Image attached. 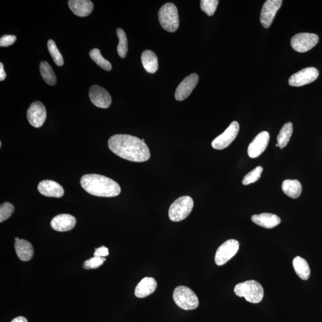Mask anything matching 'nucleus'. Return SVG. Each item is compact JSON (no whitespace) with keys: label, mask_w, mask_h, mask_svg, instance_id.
<instances>
[{"label":"nucleus","mask_w":322,"mask_h":322,"mask_svg":"<svg viewBox=\"0 0 322 322\" xmlns=\"http://www.w3.org/2000/svg\"><path fill=\"white\" fill-rule=\"evenodd\" d=\"M109 149L117 156L126 160L142 162L149 160L150 153L148 146L142 140L128 134H116L108 141Z\"/></svg>","instance_id":"nucleus-1"},{"label":"nucleus","mask_w":322,"mask_h":322,"mask_svg":"<svg viewBox=\"0 0 322 322\" xmlns=\"http://www.w3.org/2000/svg\"><path fill=\"white\" fill-rule=\"evenodd\" d=\"M80 183L87 193L99 197H115L121 193L119 185L112 179L99 174H86Z\"/></svg>","instance_id":"nucleus-2"},{"label":"nucleus","mask_w":322,"mask_h":322,"mask_svg":"<svg viewBox=\"0 0 322 322\" xmlns=\"http://www.w3.org/2000/svg\"><path fill=\"white\" fill-rule=\"evenodd\" d=\"M234 291L237 296L243 297L247 302L251 303H260L264 297L263 287L260 283L253 280L237 284Z\"/></svg>","instance_id":"nucleus-3"},{"label":"nucleus","mask_w":322,"mask_h":322,"mask_svg":"<svg viewBox=\"0 0 322 322\" xmlns=\"http://www.w3.org/2000/svg\"><path fill=\"white\" fill-rule=\"evenodd\" d=\"M159 23L167 31L174 32L179 26L178 10L176 6L171 2H167L162 6L158 12Z\"/></svg>","instance_id":"nucleus-4"},{"label":"nucleus","mask_w":322,"mask_h":322,"mask_svg":"<svg viewBox=\"0 0 322 322\" xmlns=\"http://www.w3.org/2000/svg\"><path fill=\"white\" fill-rule=\"evenodd\" d=\"M194 206L193 199L189 196H183L171 204L168 215L171 221L179 222L183 220L190 215Z\"/></svg>","instance_id":"nucleus-5"},{"label":"nucleus","mask_w":322,"mask_h":322,"mask_svg":"<svg viewBox=\"0 0 322 322\" xmlns=\"http://www.w3.org/2000/svg\"><path fill=\"white\" fill-rule=\"evenodd\" d=\"M173 299L177 306L185 311H192L199 306V299L191 289L179 286L174 291Z\"/></svg>","instance_id":"nucleus-6"},{"label":"nucleus","mask_w":322,"mask_h":322,"mask_svg":"<svg viewBox=\"0 0 322 322\" xmlns=\"http://www.w3.org/2000/svg\"><path fill=\"white\" fill-rule=\"evenodd\" d=\"M319 37L311 33H300L291 38V44L294 50L300 53H305L311 50L317 45Z\"/></svg>","instance_id":"nucleus-7"},{"label":"nucleus","mask_w":322,"mask_h":322,"mask_svg":"<svg viewBox=\"0 0 322 322\" xmlns=\"http://www.w3.org/2000/svg\"><path fill=\"white\" fill-rule=\"evenodd\" d=\"M239 243L235 239H229L219 246L216 252L215 262L217 266L225 264L238 251Z\"/></svg>","instance_id":"nucleus-8"},{"label":"nucleus","mask_w":322,"mask_h":322,"mask_svg":"<svg viewBox=\"0 0 322 322\" xmlns=\"http://www.w3.org/2000/svg\"><path fill=\"white\" fill-rule=\"evenodd\" d=\"M239 131V124L237 121L231 123L224 132L213 141L212 143L214 149L222 150L226 148L233 142L237 137Z\"/></svg>","instance_id":"nucleus-9"},{"label":"nucleus","mask_w":322,"mask_h":322,"mask_svg":"<svg viewBox=\"0 0 322 322\" xmlns=\"http://www.w3.org/2000/svg\"><path fill=\"white\" fill-rule=\"evenodd\" d=\"M47 117L46 107L40 101H36L30 105L27 118L29 124L35 128H40L43 126Z\"/></svg>","instance_id":"nucleus-10"},{"label":"nucleus","mask_w":322,"mask_h":322,"mask_svg":"<svg viewBox=\"0 0 322 322\" xmlns=\"http://www.w3.org/2000/svg\"><path fill=\"white\" fill-rule=\"evenodd\" d=\"M282 2V0H267L264 2L260 14V22L264 28H269L272 25Z\"/></svg>","instance_id":"nucleus-11"},{"label":"nucleus","mask_w":322,"mask_h":322,"mask_svg":"<svg viewBox=\"0 0 322 322\" xmlns=\"http://www.w3.org/2000/svg\"><path fill=\"white\" fill-rule=\"evenodd\" d=\"M318 76L319 71L317 68H305L292 75L289 79V84L294 87L305 86L314 82Z\"/></svg>","instance_id":"nucleus-12"},{"label":"nucleus","mask_w":322,"mask_h":322,"mask_svg":"<svg viewBox=\"0 0 322 322\" xmlns=\"http://www.w3.org/2000/svg\"><path fill=\"white\" fill-rule=\"evenodd\" d=\"M89 97L93 105L107 109L112 104V98L106 90L98 85H93L89 90Z\"/></svg>","instance_id":"nucleus-13"},{"label":"nucleus","mask_w":322,"mask_h":322,"mask_svg":"<svg viewBox=\"0 0 322 322\" xmlns=\"http://www.w3.org/2000/svg\"><path fill=\"white\" fill-rule=\"evenodd\" d=\"M199 81V76L197 74H192L186 77L179 84L175 92L177 101H183L191 95L197 86Z\"/></svg>","instance_id":"nucleus-14"},{"label":"nucleus","mask_w":322,"mask_h":322,"mask_svg":"<svg viewBox=\"0 0 322 322\" xmlns=\"http://www.w3.org/2000/svg\"><path fill=\"white\" fill-rule=\"evenodd\" d=\"M270 140V135L267 131H262L249 144L248 154L251 158H256L266 149Z\"/></svg>","instance_id":"nucleus-15"},{"label":"nucleus","mask_w":322,"mask_h":322,"mask_svg":"<svg viewBox=\"0 0 322 322\" xmlns=\"http://www.w3.org/2000/svg\"><path fill=\"white\" fill-rule=\"evenodd\" d=\"M38 190L41 195L47 197L60 198L64 195L62 186L53 180H43L39 183Z\"/></svg>","instance_id":"nucleus-16"},{"label":"nucleus","mask_w":322,"mask_h":322,"mask_svg":"<svg viewBox=\"0 0 322 322\" xmlns=\"http://www.w3.org/2000/svg\"><path fill=\"white\" fill-rule=\"evenodd\" d=\"M76 218L68 214H62L56 215L50 222L54 230L60 232L68 231L74 228L76 224Z\"/></svg>","instance_id":"nucleus-17"},{"label":"nucleus","mask_w":322,"mask_h":322,"mask_svg":"<svg viewBox=\"0 0 322 322\" xmlns=\"http://www.w3.org/2000/svg\"><path fill=\"white\" fill-rule=\"evenodd\" d=\"M68 5L74 14L79 17H86L91 14L94 5L90 0H70Z\"/></svg>","instance_id":"nucleus-18"},{"label":"nucleus","mask_w":322,"mask_h":322,"mask_svg":"<svg viewBox=\"0 0 322 322\" xmlns=\"http://www.w3.org/2000/svg\"><path fill=\"white\" fill-rule=\"evenodd\" d=\"M157 288V282L153 278L146 277L138 283L135 289V296L140 299H143L153 294Z\"/></svg>","instance_id":"nucleus-19"},{"label":"nucleus","mask_w":322,"mask_h":322,"mask_svg":"<svg viewBox=\"0 0 322 322\" xmlns=\"http://www.w3.org/2000/svg\"><path fill=\"white\" fill-rule=\"evenodd\" d=\"M251 220L261 227L266 228L275 227L281 222L279 216L273 214L262 213L251 216Z\"/></svg>","instance_id":"nucleus-20"},{"label":"nucleus","mask_w":322,"mask_h":322,"mask_svg":"<svg viewBox=\"0 0 322 322\" xmlns=\"http://www.w3.org/2000/svg\"><path fill=\"white\" fill-rule=\"evenodd\" d=\"M15 251L17 257L22 261L31 260L34 255V248L28 240L19 239L14 243Z\"/></svg>","instance_id":"nucleus-21"},{"label":"nucleus","mask_w":322,"mask_h":322,"mask_svg":"<svg viewBox=\"0 0 322 322\" xmlns=\"http://www.w3.org/2000/svg\"><path fill=\"white\" fill-rule=\"evenodd\" d=\"M141 62L145 70L149 74H154L158 71V58L151 50L144 51L141 56Z\"/></svg>","instance_id":"nucleus-22"},{"label":"nucleus","mask_w":322,"mask_h":322,"mask_svg":"<svg viewBox=\"0 0 322 322\" xmlns=\"http://www.w3.org/2000/svg\"><path fill=\"white\" fill-rule=\"evenodd\" d=\"M282 189L284 193L293 199L299 198L302 192V186L299 180H286L282 183Z\"/></svg>","instance_id":"nucleus-23"},{"label":"nucleus","mask_w":322,"mask_h":322,"mask_svg":"<svg viewBox=\"0 0 322 322\" xmlns=\"http://www.w3.org/2000/svg\"><path fill=\"white\" fill-rule=\"evenodd\" d=\"M293 267L297 275L303 280H308L311 275L309 265L305 259L297 256L294 258L293 262Z\"/></svg>","instance_id":"nucleus-24"},{"label":"nucleus","mask_w":322,"mask_h":322,"mask_svg":"<svg viewBox=\"0 0 322 322\" xmlns=\"http://www.w3.org/2000/svg\"><path fill=\"white\" fill-rule=\"evenodd\" d=\"M293 132V123L288 122L283 126L281 131L277 137L276 146L279 147L280 149L284 148L287 146L289 141L290 140L292 134Z\"/></svg>","instance_id":"nucleus-25"},{"label":"nucleus","mask_w":322,"mask_h":322,"mask_svg":"<svg viewBox=\"0 0 322 322\" xmlns=\"http://www.w3.org/2000/svg\"><path fill=\"white\" fill-rule=\"evenodd\" d=\"M40 70L42 78L50 86L56 85V77L51 66L46 61L41 62Z\"/></svg>","instance_id":"nucleus-26"},{"label":"nucleus","mask_w":322,"mask_h":322,"mask_svg":"<svg viewBox=\"0 0 322 322\" xmlns=\"http://www.w3.org/2000/svg\"><path fill=\"white\" fill-rule=\"evenodd\" d=\"M90 56L96 64L104 70L110 71L112 69V65L102 56L100 50L98 49L92 50L90 52Z\"/></svg>","instance_id":"nucleus-27"},{"label":"nucleus","mask_w":322,"mask_h":322,"mask_svg":"<svg viewBox=\"0 0 322 322\" xmlns=\"http://www.w3.org/2000/svg\"><path fill=\"white\" fill-rule=\"evenodd\" d=\"M116 34L119 39V44L117 47L118 55L121 58H125L128 53V41L127 35L123 29L118 28Z\"/></svg>","instance_id":"nucleus-28"},{"label":"nucleus","mask_w":322,"mask_h":322,"mask_svg":"<svg viewBox=\"0 0 322 322\" xmlns=\"http://www.w3.org/2000/svg\"><path fill=\"white\" fill-rule=\"evenodd\" d=\"M48 49L50 55L52 56L54 62L55 64L59 66L64 65V58L60 51L57 47L55 42L52 40H50L47 43Z\"/></svg>","instance_id":"nucleus-29"},{"label":"nucleus","mask_w":322,"mask_h":322,"mask_svg":"<svg viewBox=\"0 0 322 322\" xmlns=\"http://www.w3.org/2000/svg\"><path fill=\"white\" fill-rule=\"evenodd\" d=\"M263 171V168L261 166L254 168V170H252L243 177L242 184L246 186L257 182L260 179Z\"/></svg>","instance_id":"nucleus-30"},{"label":"nucleus","mask_w":322,"mask_h":322,"mask_svg":"<svg viewBox=\"0 0 322 322\" xmlns=\"http://www.w3.org/2000/svg\"><path fill=\"white\" fill-rule=\"evenodd\" d=\"M218 3V0H201V10L205 12L208 16H212L215 13Z\"/></svg>","instance_id":"nucleus-31"},{"label":"nucleus","mask_w":322,"mask_h":322,"mask_svg":"<svg viewBox=\"0 0 322 322\" xmlns=\"http://www.w3.org/2000/svg\"><path fill=\"white\" fill-rule=\"evenodd\" d=\"M14 211V207L10 203H4L0 206V222H2L8 219Z\"/></svg>","instance_id":"nucleus-32"},{"label":"nucleus","mask_w":322,"mask_h":322,"mask_svg":"<svg viewBox=\"0 0 322 322\" xmlns=\"http://www.w3.org/2000/svg\"><path fill=\"white\" fill-rule=\"evenodd\" d=\"M106 258L105 257H94L84 262V268L87 270L98 269L104 264Z\"/></svg>","instance_id":"nucleus-33"},{"label":"nucleus","mask_w":322,"mask_h":322,"mask_svg":"<svg viewBox=\"0 0 322 322\" xmlns=\"http://www.w3.org/2000/svg\"><path fill=\"white\" fill-rule=\"evenodd\" d=\"M16 36L12 35H4L0 39V46L8 47L13 45L16 42Z\"/></svg>","instance_id":"nucleus-34"},{"label":"nucleus","mask_w":322,"mask_h":322,"mask_svg":"<svg viewBox=\"0 0 322 322\" xmlns=\"http://www.w3.org/2000/svg\"><path fill=\"white\" fill-rule=\"evenodd\" d=\"M109 255V249L106 246H102L100 248H96L94 257H105Z\"/></svg>","instance_id":"nucleus-35"},{"label":"nucleus","mask_w":322,"mask_h":322,"mask_svg":"<svg viewBox=\"0 0 322 322\" xmlns=\"http://www.w3.org/2000/svg\"><path fill=\"white\" fill-rule=\"evenodd\" d=\"M5 77L6 74L4 71V65H3L2 63H0V81H4Z\"/></svg>","instance_id":"nucleus-36"},{"label":"nucleus","mask_w":322,"mask_h":322,"mask_svg":"<svg viewBox=\"0 0 322 322\" xmlns=\"http://www.w3.org/2000/svg\"><path fill=\"white\" fill-rule=\"evenodd\" d=\"M11 322H28L25 318L19 317L14 319Z\"/></svg>","instance_id":"nucleus-37"},{"label":"nucleus","mask_w":322,"mask_h":322,"mask_svg":"<svg viewBox=\"0 0 322 322\" xmlns=\"http://www.w3.org/2000/svg\"><path fill=\"white\" fill-rule=\"evenodd\" d=\"M18 240H19V239L18 238V237H16V238H15V240H16V241H17Z\"/></svg>","instance_id":"nucleus-38"}]
</instances>
